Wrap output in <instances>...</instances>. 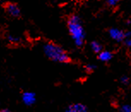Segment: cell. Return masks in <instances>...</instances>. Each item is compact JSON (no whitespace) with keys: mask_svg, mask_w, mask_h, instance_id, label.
I'll use <instances>...</instances> for the list:
<instances>
[{"mask_svg":"<svg viewBox=\"0 0 131 112\" xmlns=\"http://www.w3.org/2000/svg\"><path fill=\"white\" fill-rule=\"evenodd\" d=\"M83 69H84V71H85L86 74H93V72L95 71V69H97V66L93 63H88V64H86V65H84Z\"/></svg>","mask_w":131,"mask_h":112,"instance_id":"9","label":"cell"},{"mask_svg":"<svg viewBox=\"0 0 131 112\" xmlns=\"http://www.w3.org/2000/svg\"><path fill=\"white\" fill-rule=\"evenodd\" d=\"M122 1H123V0H106V2H107V4L110 7H116V6H117Z\"/></svg>","mask_w":131,"mask_h":112,"instance_id":"13","label":"cell"},{"mask_svg":"<svg viewBox=\"0 0 131 112\" xmlns=\"http://www.w3.org/2000/svg\"><path fill=\"white\" fill-rule=\"evenodd\" d=\"M114 58V53L112 51H108V50H102L100 52L97 54V58L99 61L102 62V63H107L111 62Z\"/></svg>","mask_w":131,"mask_h":112,"instance_id":"7","label":"cell"},{"mask_svg":"<svg viewBox=\"0 0 131 112\" xmlns=\"http://www.w3.org/2000/svg\"><path fill=\"white\" fill-rule=\"evenodd\" d=\"M21 99L24 105H26L28 107H32L36 104L37 95L34 92L24 91L21 94Z\"/></svg>","mask_w":131,"mask_h":112,"instance_id":"3","label":"cell"},{"mask_svg":"<svg viewBox=\"0 0 131 112\" xmlns=\"http://www.w3.org/2000/svg\"><path fill=\"white\" fill-rule=\"evenodd\" d=\"M0 112H12L9 109H7V108H2L0 109Z\"/></svg>","mask_w":131,"mask_h":112,"instance_id":"14","label":"cell"},{"mask_svg":"<svg viewBox=\"0 0 131 112\" xmlns=\"http://www.w3.org/2000/svg\"><path fill=\"white\" fill-rule=\"evenodd\" d=\"M119 112H131V106L128 104H123L119 107Z\"/></svg>","mask_w":131,"mask_h":112,"instance_id":"12","label":"cell"},{"mask_svg":"<svg viewBox=\"0 0 131 112\" xmlns=\"http://www.w3.org/2000/svg\"><path fill=\"white\" fill-rule=\"evenodd\" d=\"M108 35L113 41L117 43H123L125 39V31L118 27H111L108 30Z\"/></svg>","mask_w":131,"mask_h":112,"instance_id":"4","label":"cell"},{"mask_svg":"<svg viewBox=\"0 0 131 112\" xmlns=\"http://www.w3.org/2000/svg\"><path fill=\"white\" fill-rule=\"evenodd\" d=\"M64 112H89V109L83 103H72L67 105Z\"/></svg>","mask_w":131,"mask_h":112,"instance_id":"6","label":"cell"},{"mask_svg":"<svg viewBox=\"0 0 131 112\" xmlns=\"http://www.w3.org/2000/svg\"><path fill=\"white\" fill-rule=\"evenodd\" d=\"M4 10L10 17L13 18H19L21 16V11L20 7L16 4L8 2L4 4Z\"/></svg>","mask_w":131,"mask_h":112,"instance_id":"5","label":"cell"},{"mask_svg":"<svg viewBox=\"0 0 131 112\" xmlns=\"http://www.w3.org/2000/svg\"><path fill=\"white\" fill-rule=\"evenodd\" d=\"M67 27L75 46L77 48H82L85 44L86 31L81 17L75 14L71 15L68 18Z\"/></svg>","mask_w":131,"mask_h":112,"instance_id":"2","label":"cell"},{"mask_svg":"<svg viewBox=\"0 0 131 112\" xmlns=\"http://www.w3.org/2000/svg\"><path fill=\"white\" fill-rule=\"evenodd\" d=\"M90 48H91V50H92V51L94 52L95 54H98L99 52H100L104 49L102 44H100V42L97 41V40L91 41V43H90Z\"/></svg>","mask_w":131,"mask_h":112,"instance_id":"8","label":"cell"},{"mask_svg":"<svg viewBox=\"0 0 131 112\" xmlns=\"http://www.w3.org/2000/svg\"><path fill=\"white\" fill-rule=\"evenodd\" d=\"M7 40L9 44H17L21 42V39L17 36H15V35H8L7 37Z\"/></svg>","mask_w":131,"mask_h":112,"instance_id":"10","label":"cell"},{"mask_svg":"<svg viewBox=\"0 0 131 112\" xmlns=\"http://www.w3.org/2000/svg\"><path fill=\"white\" fill-rule=\"evenodd\" d=\"M43 52L49 60L54 63L70 64L73 63V59L63 47L52 41H47L43 44Z\"/></svg>","mask_w":131,"mask_h":112,"instance_id":"1","label":"cell"},{"mask_svg":"<svg viewBox=\"0 0 131 112\" xmlns=\"http://www.w3.org/2000/svg\"><path fill=\"white\" fill-rule=\"evenodd\" d=\"M119 81H120V83L122 84V85L128 86V85H129V84H130V77L128 75H126V74H124V75L120 77Z\"/></svg>","mask_w":131,"mask_h":112,"instance_id":"11","label":"cell"}]
</instances>
